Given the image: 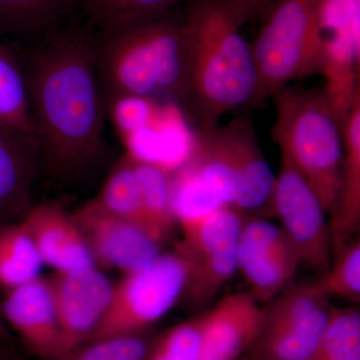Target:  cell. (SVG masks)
Masks as SVG:
<instances>
[{
    "label": "cell",
    "instance_id": "cell-8",
    "mask_svg": "<svg viewBox=\"0 0 360 360\" xmlns=\"http://www.w3.org/2000/svg\"><path fill=\"white\" fill-rule=\"evenodd\" d=\"M264 309V319L246 360H309L330 309L317 281L290 284Z\"/></svg>",
    "mask_w": 360,
    "mask_h": 360
},
{
    "label": "cell",
    "instance_id": "cell-32",
    "mask_svg": "<svg viewBox=\"0 0 360 360\" xmlns=\"http://www.w3.org/2000/svg\"><path fill=\"white\" fill-rule=\"evenodd\" d=\"M7 338V330L6 326V321L2 317L1 309H0V347L4 345V341Z\"/></svg>",
    "mask_w": 360,
    "mask_h": 360
},
{
    "label": "cell",
    "instance_id": "cell-30",
    "mask_svg": "<svg viewBox=\"0 0 360 360\" xmlns=\"http://www.w3.org/2000/svg\"><path fill=\"white\" fill-rule=\"evenodd\" d=\"M156 103L143 98H122L106 106L108 117L125 141L146 129L153 120Z\"/></svg>",
    "mask_w": 360,
    "mask_h": 360
},
{
    "label": "cell",
    "instance_id": "cell-24",
    "mask_svg": "<svg viewBox=\"0 0 360 360\" xmlns=\"http://www.w3.org/2000/svg\"><path fill=\"white\" fill-rule=\"evenodd\" d=\"M180 0H82L85 25L105 32L174 8Z\"/></svg>",
    "mask_w": 360,
    "mask_h": 360
},
{
    "label": "cell",
    "instance_id": "cell-33",
    "mask_svg": "<svg viewBox=\"0 0 360 360\" xmlns=\"http://www.w3.org/2000/svg\"><path fill=\"white\" fill-rule=\"evenodd\" d=\"M0 360H20L13 355L7 354V352H0Z\"/></svg>",
    "mask_w": 360,
    "mask_h": 360
},
{
    "label": "cell",
    "instance_id": "cell-16",
    "mask_svg": "<svg viewBox=\"0 0 360 360\" xmlns=\"http://www.w3.org/2000/svg\"><path fill=\"white\" fill-rule=\"evenodd\" d=\"M20 224L54 271L96 267L72 215L58 201L33 205Z\"/></svg>",
    "mask_w": 360,
    "mask_h": 360
},
{
    "label": "cell",
    "instance_id": "cell-31",
    "mask_svg": "<svg viewBox=\"0 0 360 360\" xmlns=\"http://www.w3.org/2000/svg\"><path fill=\"white\" fill-rule=\"evenodd\" d=\"M246 23L259 20L269 8L272 0H229Z\"/></svg>",
    "mask_w": 360,
    "mask_h": 360
},
{
    "label": "cell",
    "instance_id": "cell-20",
    "mask_svg": "<svg viewBox=\"0 0 360 360\" xmlns=\"http://www.w3.org/2000/svg\"><path fill=\"white\" fill-rule=\"evenodd\" d=\"M130 155L149 231L163 245L179 226L172 205V170L160 163Z\"/></svg>",
    "mask_w": 360,
    "mask_h": 360
},
{
    "label": "cell",
    "instance_id": "cell-15",
    "mask_svg": "<svg viewBox=\"0 0 360 360\" xmlns=\"http://www.w3.org/2000/svg\"><path fill=\"white\" fill-rule=\"evenodd\" d=\"M264 309L250 293L224 296L205 311L202 347L198 360H238L258 335Z\"/></svg>",
    "mask_w": 360,
    "mask_h": 360
},
{
    "label": "cell",
    "instance_id": "cell-9",
    "mask_svg": "<svg viewBox=\"0 0 360 360\" xmlns=\"http://www.w3.org/2000/svg\"><path fill=\"white\" fill-rule=\"evenodd\" d=\"M245 213L222 207L182 229L179 243L189 260L184 295L194 304L212 300L238 270L239 236Z\"/></svg>",
    "mask_w": 360,
    "mask_h": 360
},
{
    "label": "cell",
    "instance_id": "cell-22",
    "mask_svg": "<svg viewBox=\"0 0 360 360\" xmlns=\"http://www.w3.org/2000/svg\"><path fill=\"white\" fill-rule=\"evenodd\" d=\"M44 265L20 221L0 227V288L4 291L39 278Z\"/></svg>",
    "mask_w": 360,
    "mask_h": 360
},
{
    "label": "cell",
    "instance_id": "cell-13",
    "mask_svg": "<svg viewBox=\"0 0 360 360\" xmlns=\"http://www.w3.org/2000/svg\"><path fill=\"white\" fill-rule=\"evenodd\" d=\"M65 354L86 342L110 309L115 284L97 267L49 276Z\"/></svg>",
    "mask_w": 360,
    "mask_h": 360
},
{
    "label": "cell",
    "instance_id": "cell-1",
    "mask_svg": "<svg viewBox=\"0 0 360 360\" xmlns=\"http://www.w3.org/2000/svg\"><path fill=\"white\" fill-rule=\"evenodd\" d=\"M96 44L85 23L63 26L22 58L40 174L61 186L89 179L111 155Z\"/></svg>",
    "mask_w": 360,
    "mask_h": 360
},
{
    "label": "cell",
    "instance_id": "cell-5",
    "mask_svg": "<svg viewBox=\"0 0 360 360\" xmlns=\"http://www.w3.org/2000/svg\"><path fill=\"white\" fill-rule=\"evenodd\" d=\"M271 98L272 139L333 217L340 201L345 122L322 89L288 85Z\"/></svg>",
    "mask_w": 360,
    "mask_h": 360
},
{
    "label": "cell",
    "instance_id": "cell-29",
    "mask_svg": "<svg viewBox=\"0 0 360 360\" xmlns=\"http://www.w3.org/2000/svg\"><path fill=\"white\" fill-rule=\"evenodd\" d=\"M316 8L324 37L360 42V0H316Z\"/></svg>",
    "mask_w": 360,
    "mask_h": 360
},
{
    "label": "cell",
    "instance_id": "cell-17",
    "mask_svg": "<svg viewBox=\"0 0 360 360\" xmlns=\"http://www.w3.org/2000/svg\"><path fill=\"white\" fill-rule=\"evenodd\" d=\"M39 174L37 143L0 123V227L18 224L32 210Z\"/></svg>",
    "mask_w": 360,
    "mask_h": 360
},
{
    "label": "cell",
    "instance_id": "cell-27",
    "mask_svg": "<svg viewBox=\"0 0 360 360\" xmlns=\"http://www.w3.org/2000/svg\"><path fill=\"white\" fill-rule=\"evenodd\" d=\"M205 312L153 338L146 360H198L202 347Z\"/></svg>",
    "mask_w": 360,
    "mask_h": 360
},
{
    "label": "cell",
    "instance_id": "cell-21",
    "mask_svg": "<svg viewBox=\"0 0 360 360\" xmlns=\"http://www.w3.org/2000/svg\"><path fill=\"white\" fill-rule=\"evenodd\" d=\"M0 123L37 143L23 59L0 44Z\"/></svg>",
    "mask_w": 360,
    "mask_h": 360
},
{
    "label": "cell",
    "instance_id": "cell-26",
    "mask_svg": "<svg viewBox=\"0 0 360 360\" xmlns=\"http://www.w3.org/2000/svg\"><path fill=\"white\" fill-rule=\"evenodd\" d=\"M153 340L149 330L104 336L82 343L60 360H146Z\"/></svg>",
    "mask_w": 360,
    "mask_h": 360
},
{
    "label": "cell",
    "instance_id": "cell-10",
    "mask_svg": "<svg viewBox=\"0 0 360 360\" xmlns=\"http://www.w3.org/2000/svg\"><path fill=\"white\" fill-rule=\"evenodd\" d=\"M269 208L281 220L302 264L326 274L333 260L328 212L307 180L283 156Z\"/></svg>",
    "mask_w": 360,
    "mask_h": 360
},
{
    "label": "cell",
    "instance_id": "cell-18",
    "mask_svg": "<svg viewBox=\"0 0 360 360\" xmlns=\"http://www.w3.org/2000/svg\"><path fill=\"white\" fill-rule=\"evenodd\" d=\"M360 220V96L343 125V163L338 210L330 217L333 253L352 239Z\"/></svg>",
    "mask_w": 360,
    "mask_h": 360
},
{
    "label": "cell",
    "instance_id": "cell-19",
    "mask_svg": "<svg viewBox=\"0 0 360 360\" xmlns=\"http://www.w3.org/2000/svg\"><path fill=\"white\" fill-rule=\"evenodd\" d=\"M82 0H0V32L39 40L63 27Z\"/></svg>",
    "mask_w": 360,
    "mask_h": 360
},
{
    "label": "cell",
    "instance_id": "cell-14",
    "mask_svg": "<svg viewBox=\"0 0 360 360\" xmlns=\"http://www.w3.org/2000/svg\"><path fill=\"white\" fill-rule=\"evenodd\" d=\"M4 292L2 317L25 347L42 360L63 359L65 347L49 277L39 276Z\"/></svg>",
    "mask_w": 360,
    "mask_h": 360
},
{
    "label": "cell",
    "instance_id": "cell-12",
    "mask_svg": "<svg viewBox=\"0 0 360 360\" xmlns=\"http://www.w3.org/2000/svg\"><path fill=\"white\" fill-rule=\"evenodd\" d=\"M71 215L97 269L129 274L150 264L162 252V245L148 231L108 212L94 198Z\"/></svg>",
    "mask_w": 360,
    "mask_h": 360
},
{
    "label": "cell",
    "instance_id": "cell-6",
    "mask_svg": "<svg viewBox=\"0 0 360 360\" xmlns=\"http://www.w3.org/2000/svg\"><path fill=\"white\" fill-rule=\"evenodd\" d=\"M250 44L257 72L255 106L295 80L319 75L324 37L316 0H272Z\"/></svg>",
    "mask_w": 360,
    "mask_h": 360
},
{
    "label": "cell",
    "instance_id": "cell-28",
    "mask_svg": "<svg viewBox=\"0 0 360 360\" xmlns=\"http://www.w3.org/2000/svg\"><path fill=\"white\" fill-rule=\"evenodd\" d=\"M333 259L326 274L317 281L330 297L338 296L347 302L360 300V241L349 240L333 252Z\"/></svg>",
    "mask_w": 360,
    "mask_h": 360
},
{
    "label": "cell",
    "instance_id": "cell-4",
    "mask_svg": "<svg viewBox=\"0 0 360 360\" xmlns=\"http://www.w3.org/2000/svg\"><path fill=\"white\" fill-rule=\"evenodd\" d=\"M276 177L248 116L198 129L191 150L172 172L175 191L187 202L243 213L269 207Z\"/></svg>",
    "mask_w": 360,
    "mask_h": 360
},
{
    "label": "cell",
    "instance_id": "cell-25",
    "mask_svg": "<svg viewBox=\"0 0 360 360\" xmlns=\"http://www.w3.org/2000/svg\"><path fill=\"white\" fill-rule=\"evenodd\" d=\"M309 360H360V314L355 307H330Z\"/></svg>",
    "mask_w": 360,
    "mask_h": 360
},
{
    "label": "cell",
    "instance_id": "cell-2",
    "mask_svg": "<svg viewBox=\"0 0 360 360\" xmlns=\"http://www.w3.org/2000/svg\"><path fill=\"white\" fill-rule=\"evenodd\" d=\"M186 112L210 129L234 110L255 108L257 72L246 25L229 0H186Z\"/></svg>",
    "mask_w": 360,
    "mask_h": 360
},
{
    "label": "cell",
    "instance_id": "cell-23",
    "mask_svg": "<svg viewBox=\"0 0 360 360\" xmlns=\"http://www.w3.org/2000/svg\"><path fill=\"white\" fill-rule=\"evenodd\" d=\"M94 200L108 212L139 225L151 236L142 210L134 160L129 153L113 162Z\"/></svg>",
    "mask_w": 360,
    "mask_h": 360
},
{
    "label": "cell",
    "instance_id": "cell-3",
    "mask_svg": "<svg viewBox=\"0 0 360 360\" xmlns=\"http://www.w3.org/2000/svg\"><path fill=\"white\" fill-rule=\"evenodd\" d=\"M97 77L105 105L122 98L167 101L184 110L187 45L184 13L174 8L96 32Z\"/></svg>",
    "mask_w": 360,
    "mask_h": 360
},
{
    "label": "cell",
    "instance_id": "cell-7",
    "mask_svg": "<svg viewBox=\"0 0 360 360\" xmlns=\"http://www.w3.org/2000/svg\"><path fill=\"white\" fill-rule=\"evenodd\" d=\"M189 269L188 258L177 245L146 266L123 274L115 284L108 314L89 340L148 331L184 295Z\"/></svg>",
    "mask_w": 360,
    "mask_h": 360
},
{
    "label": "cell",
    "instance_id": "cell-11",
    "mask_svg": "<svg viewBox=\"0 0 360 360\" xmlns=\"http://www.w3.org/2000/svg\"><path fill=\"white\" fill-rule=\"evenodd\" d=\"M302 264L281 227L264 219L245 220L238 246V270L258 303L269 302L285 290Z\"/></svg>",
    "mask_w": 360,
    "mask_h": 360
}]
</instances>
